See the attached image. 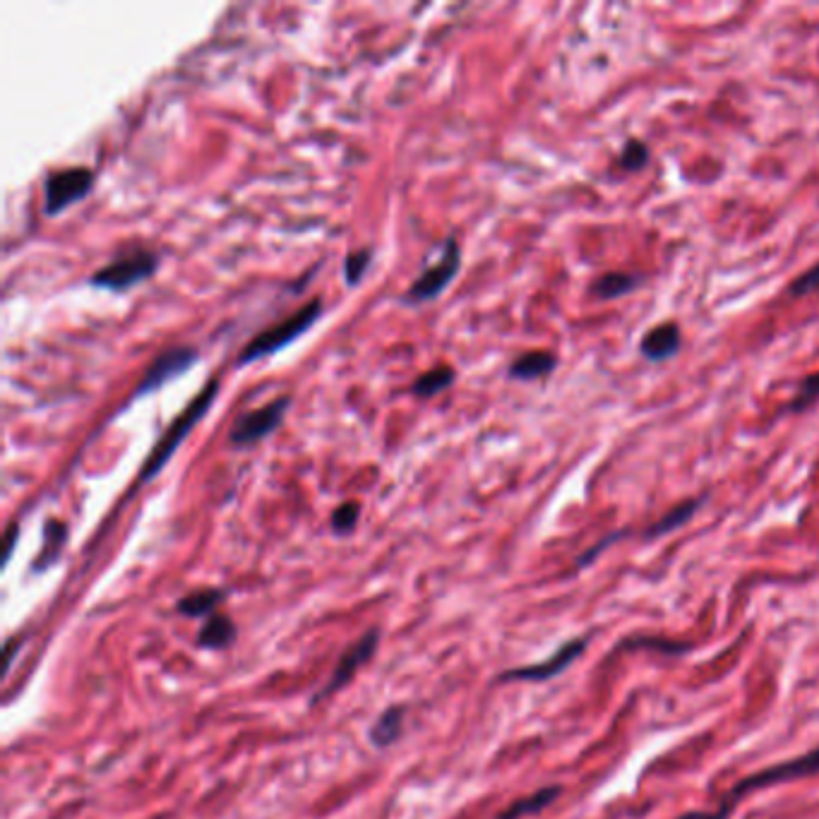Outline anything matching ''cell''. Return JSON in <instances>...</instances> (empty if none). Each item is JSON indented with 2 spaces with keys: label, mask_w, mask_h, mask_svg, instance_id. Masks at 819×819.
Returning <instances> with one entry per match:
<instances>
[{
  "label": "cell",
  "mask_w": 819,
  "mask_h": 819,
  "mask_svg": "<svg viewBox=\"0 0 819 819\" xmlns=\"http://www.w3.org/2000/svg\"><path fill=\"white\" fill-rule=\"evenodd\" d=\"M817 771H819V749H812V753L795 757V759H791V762L769 767L765 771H757V774L743 779L729 795H725L723 803L717 807V810H711V812H687V815L678 817V819H725V817H729L733 812V807L737 803H741L747 793L759 791V789H767V786H774V783H786V781L812 777V774H817Z\"/></svg>",
  "instance_id": "6da1fadb"
},
{
  "label": "cell",
  "mask_w": 819,
  "mask_h": 819,
  "mask_svg": "<svg viewBox=\"0 0 819 819\" xmlns=\"http://www.w3.org/2000/svg\"><path fill=\"white\" fill-rule=\"evenodd\" d=\"M216 392H219L216 380H210V383H207L200 389V395L195 397L186 409H183L181 417L169 425V431L164 435H161V440L154 445L152 452H149L145 467L140 471V479H137V481L145 483V481L152 479L154 474H159L161 469H164V464L171 459V455L176 452L183 440H186V435L195 429V425H198V421L204 417V413L212 409V401L216 399Z\"/></svg>",
  "instance_id": "7a4b0ae2"
},
{
  "label": "cell",
  "mask_w": 819,
  "mask_h": 819,
  "mask_svg": "<svg viewBox=\"0 0 819 819\" xmlns=\"http://www.w3.org/2000/svg\"><path fill=\"white\" fill-rule=\"evenodd\" d=\"M320 315H322V301L320 298H313V301L306 303L303 308H298L294 315H288L282 322H276L274 327L260 332L258 337L246 346L244 353L238 356V365H246L258 359H264V356L282 351L284 346L296 342L301 334H306L310 327H313Z\"/></svg>",
  "instance_id": "3957f363"
},
{
  "label": "cell",
  "mask_w": 819,
  "mask_h": 819,
  "mask_svg": "<svg viewBox=\"0 0 819 819\" xmlns=\"http://www.w3.org/2000/svg\"><path fill=\"white\" fill-rule=\"evenodd\" d=\"M159 258L149 250H133L125 256L115 258L107 268H101L89 284L97 288H109V291H128L131 286L147 282L157 272Z\"/></svg>",
  "instance_id": "277c9868"
},
{
  "label": "cell",
  "mask_w": 819,
  "mask_h": 819,
  "mask_svg": "<svg viewBox=\"0 0 819 819\" xmlns=\"http://www.w3.org/2000/svg\"><path fill=\"white\" fill-rule=\"evenodd\" d=\"M95 186V173L87 166H71L51 171L44 181V210L46 214H61L77 200L87 198Z\"/></svg>",
  "instance_id": "5b68a950"
},
{
  "label": "cell",
  "mask_w": 819,
  "mask_h": 819,
  "mask_svg": "<svg viewBox=\"0 0 819 819\" xmlns=\"http://www.w3.org/2000/svg\"><path fill=\"white\" fill-rule=\"evenodd\" d=\"M461 264V250L455 236H449L445 240V250L440 260L431 264L429 270H423L417 280L411 282L409 291H407V303H425L433 301V298L440 296L449 282L455 280Z\"/></svg>",
  "instance_id": "8992f818"
},
{
  "label": "cell",
  "mask_w": 819,
  "mask_h": 819,
  "mask_svg": "<svg viewBox=\"0 0 819 819\" xmlns=\"http://www.w3.org/2000/svg\"><path fill=\"white\" fill-rule=\"evenodd\" d=\"M377 644H380V630H368L363 637L356 640L349 649H346L342 656L337 666H334L332 671V678L327 680V685L322 687L320 692H315L313 695V702L310 705H320V702H325L327 697H332L334 692H339L342 687H346L353 680V675L361 671V668L373 659L375 652H377Z\"/></svg>",
  "instance_id": "52a82bcc"
},
{
  "label": "cell",
  "mask_w": 819,
  "mask_h": 819,
  "mask_svg": "<svg viewBox=\"0 0 819 819\" xmlns=\"http://www.w3.org/2000/svg\"><path fill=\"white\" fill-rule=\"evenodd\" d=\"M288 404H291V399L280 397L270 404H264V407L260 409L244 413V417L234 423V429H231L228 440L234 443V447H248V445L260 443L262 437H268L270 433L280 429Z\"/></svg>",
  "instance_id": "ba28073f"
},
{
  "label": "cell",
  "mask_w": 819,
  "mask_h": 819,
  "mask_svg": "<svg viewBox=\"0 0 819 819\" xmlns=\"http://www.w3.org/2000/svg\"><path fill=\"white\" fill-rule=\"evenodd\" d=\"M198 361V351L190 349V346H173V349L161 351L152 365L147 368L145 377L140 380V387L135 389V397L149 395L159 387H164L169 380L181 377L186 371H190V365Z\"/></svg>",
  "instance_id": "9c48e42d"
},
{
  "label": "cell",
  "mask_w": 819,
  "mask_h": 819,
  "mask_svg": "<svg viewBox=\"0 0 819 819\" xmlns=\"http://www.w3.org/2000/svg\"><path fill=\"white\" fill-rule=\"evenodd\" d=\"M584 649H586V637L570 640V642H564L556 654L548 656V659L538 661L534 666H526V668L505 671L500 675V680H502V683H505V680H526V683H544V680L556 678L558 673L564 671V668H570L572 661H576L584 654Z\"/></svg>",
  "instance_id": "30bf717a"
},
{
  "label": "cell",
  "mask_w": 819,
  "mask_h": 819,
  "mask_svg": "<svg viewBox=\"0 0 819 819\" xmlns=\"http://www.w3.org/2000/svg\"><path fill=\"white\" fill-rule=\"evenodd\" d=\"M680 339H683V334H680V327L673 325V322L656 325L647 337L642 339V353L647 356L649 361H666L678 353Z\"/></svg>",
  "instance_id": "8fae6325"
},
{
  "label": "cell",
  "mask_w": 819,
  "mask_h": 819,
  "mask_svg": "<svg viewBox=\"0 0 819 819\" xmlns=\"http://www.w3.org/2000/svg\"><path fill=\"white\" fill-rule=\"evenodd\" d=\"M65 541H67V526L63 522H58V519H49V522L44 524V546L39 550L37 560L32 562V570L41 572L46 568H51L53 562H58V558H61V553L65 548Z\"/></svg>",
  "instance_id": "7c38bea8"
},
{
  "label": "cell",
  "mask_w": 819,
  "mask_h": 819,
  "mask_svg": "<svg viewBox=\"0 0 819 819\" xmlns=\"http://www.w3.org/2000/svg\"><path fill=\"white\" fill-rule=\"evenodd\" d=\"M404 731V709L399 705L387 707L375 723L368 729V741H371L375 747H389L399 741V735Z\"/></svg>",
  "instance_id": "4fadbf2b"
},
{
  "label": "cell",
  "mask_w": 819,
  "mask_h": 819,
  "mask_svg": "<svg viewBox=\"0 0 819 819\" xmlns=\"http://www.w3.org/2000/svg\"><path fill=\"white\" fill-rule=\"evenodd\" d=\"M234 640H236L234 620L222 613H214L207 618L204 625L198 632V647L202 649H224Z\"/></svg>",
  "instance_id": "5bb4252c"
},
{
  "label": "cell",
  "mask_w": 819,
  "mask_h": 819,
  "mask_svg": "<svg viewBox=\"0 0 819 819\" xmlns=\"http://www.w3.org/2000/svg\"><path fill=\"white\" fill-rule=\"evenodd\" d=\"M224 598H226L224 590H200V592L183 596L176 604V610L181 616H188V618H202V616L210 618L214 616V610L222 606Z\"/></svg>",
  "instance_id": "9a60e30c"
},
{
  "label": "cell",
  "mask_w": 819,
  "mask_h": 819,
  "mask_svg": "<svg viewBox=\"0 0 819 819\" xmlns=\"http://www.w3.org/2000/svg\"><path fill=\"white\" fill-rule=\"evenodd\" d=\"M556 368V356L550 351H529L510 365V375L517 380H538Z\"/></svg>",
  "instance_id": "2e32d148"
},
{
  "label": "cell",
  "mask_w": 819,
  "mask_h": 819,
  "mask_svg": "<svg viewBox=\"0 0 819 819\" xmlns=\"http://www.w3.org/2000/svg\"><path fill=\"white\" fill-rule=\"evenodd\" d=\"M560 795V789L558 786H548V789H541L532 795H526V798L512 803L510 807H507L505 812H500L498 819H522L526 815H536L544 810V807H548L553 801H556Z\"/></svg>",
  "instance_id": "e0dca14e"
},
{
  "label": "cell",
  "mask_w": 819,
  "mask_h": 819,
  "mask_svg": "<svg viewBox=\"0 0 819 819\" xmlns=\"http://www.w3.org/2000/svg\"><path fill=\"white\" fill-rule=\"evenodd\" d=\"M452 380H455L452 368H449V365H435V368H431L429 373H423V375H419L417 380H413L411 392L417 397L429 399V397L440 395L443 389H447L449 385H452Z\"/></svg>",
  "instance_id": "ac0fdd59"
},
{
  "label": "cell",
  "mask_w": 819,
  "mask_h": 819,
  "mask_svg": "<svg viewBox=\"0 0 819 819\" xmlns=\"http://www.w3.org/2000/svg\"><path fill=\"white\" fill-rule=\"evenodd\" d=\"M642 282L640 274H628V272H610V274H604L598 276V280L594 282L592 291L598 296V298H618L622 294L632 291L634 286H637Z\"/></svg>",
  "instance_id": "d6986e66"
},
{
  "label": "cell",
  "mask_w": 819,
  "mask_h": 819,
  "mask_svg": "<svg viewBox=\"0 0 819 819\" xmlns=\"http://www.w3.org/2000/svg\"><path fill=\"white\" fill-rule=\"evenodd\" d=\"M699 505H702L699 498H697V500H690V502H683V505H678L675 510H671L666 517H661L659 522H656V524L649 529V532H647V538L663 536V534H668V532H673V529H680V526H683V524L687 522V519H690L692 514L697 512V507H699Z\"/></svg>",
  "instance_id": "ffe728a7"
},
{
  "label": "cell",
  "mask_w": 819,
  "mask_h": 819,
  "mask_svg": "<svg viewBox=\"0 0 819 819\" xmlns=\"http://www.w3.org/2000/svg\"><path fill=\"white\" fill-rule=\"evenodd\" d=\"M371 260H373L371 250H353L346 256L344 276H346V282H349V286H356L363 280L368 268H371Z\"/></svg>",
  "instance_id": "44dd1931"
},
{
  "label": "cell",
  "mask_w": 819,
  "mask_h": 819,
  "mask_svg": "<svg viewBox=\"0 0 819 819\" xmlns=\"http://www.w3.org/2000/svg\"><path fill=\"white\" fill-rule=\"evenodd\" d=\"M359 514H361L359 502H344V505H339L337 510L332 512V529L337 534H349L351 529L356 526V522H359Z\"/></svg>",
  "instance_id": "7402d4cb"
},
{
  "label": "cell",
  "mask_w": 819,
  "mask_h": 819,
  "mask_svg": "<svg viewBox=\"0 0 819 819\" xmlns=\"http://www.w3.org/2000/svg\"><path fill=\"white\" fill-rule=\"evenodd\" d=\"M620 161L628 171H640L649 161V149H647V145H642L640 140H630L628 147L622 149Z\"/></svg>",
  "instance_id": "603a6c76"
},
{
  "label": "cell",
  "mask_w": 819,
  "mask_h": 819,
  "mask_svg": "<svg viewBox=\"0 0 819 819\" xmlns=\"http://www.w3.org/2000/svg\"><path fill=\"white\" fill-rule=\"evenodd\" d=\"M817 399H819V373H817V375H810L807 380H803L798 397L793 399L791 409H793V411H801V409H805V407H810V404L817 401Z\"/></svg>",
  "instance_id": "cb8c5ba5"
},
{
  "label": "cell",
  "mask_w": 819,
  "mask_h": 819,
  "mask_svg": "<svg viewBox=\"0 0 819 819\" xmlns=\"http://www.w3.org/2000/svg\"><path fill=\"white\" fill-rule=\"evenodd\" d=\"M819 288V264L817 268H812L810 272H805L801 280H795L791 284V294L793 296H805V294H812Z\"/></svg>",
  "instance_id": "d4e9b609"
},
{
  "label": "cell",
  "mask_w": 819,
  "mask_h": 819,
  "mask_svg": "<svg viewBox=\"0 0 819 819\" xmlns=\"http://www.w3.org/2000/svg\"><path fill=\"white\" fill-rule=\"evenodd\" d=\"M15 538H17V524H10L8 534H5V553H3V562L10 560V556H13V548H15Z\"/></svg>",
  "instance_id": "484cf974"
}]
</instances>
